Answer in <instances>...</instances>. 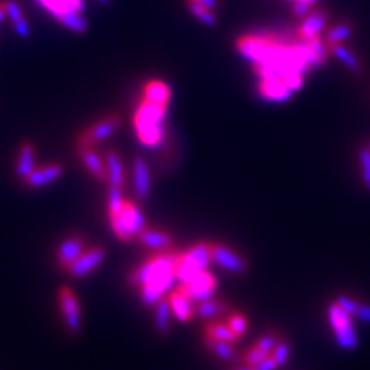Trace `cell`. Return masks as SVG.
Wrapping results in <instances>:
<instances>
[{
  "label": "cell",
  "mask_w": 370,
  "mask_h": 370,
  "mask_svg": "<svg viewBox=\"0 0 370 370\" xmlns=\"http://www.w3.org/2000/svg\"><path fill=\"white\" fill-rule=\"evenodd\" d=\"M178 252H159L156 257L147 259L128 275V283L141 289V301L147 307H154L176 281Z\"/></svg>",
  "instance_id": "cell-1"
},
{
  "label": "cell",
  "mask_w": 370,
  "mask_h": 370,
  "mask_svg": "<svg viewBox=\"0 0 370 370\" xmlns=\"http://www.w3.org/2000/svg\"><path fill=\"white\" fill-rule=\"evenodd\" d=\"M167 114V105L152 102L144 97V101L139 104L137 111L135 114V130L139 142L147 147L159 145L164 137V119Z\"/></svg>",
  "instance_id": "cell-2"
},
{
  "label": "cell",
  "mask_w": 370,
  "mask_h": 370,
  "mask_svg": "<svg viewBox=\"0 0 370 370\" xmlns=\"http://www.w3.org/2000/svg\"><path fill=\"white\" fill-rule=\"evenodd\" d=\"M211 261V244L197 242L190 249L179 253L176 262V279L179 283H185L202 270H209Z\"/></svg>",
  "instance_id": "cell-3"
},
{
  "label": "cell",
  "mask_w": 370,
  "mask_h": 370,
  "mask_svg": "<svg viewBox=\"0 0 370 370\" xmlns=\"http://www.w3.org/2000/svg\"><path fill=\"white\" fill-rule=\"evenodd\" d=\"M327 316L336 344L343 350H355L358 347V336L355 332V326H353V316L343 310L335 301L328 304Z\"/></svg>",
  "instance_id": "cell-4"
},
{
  "label": "cell",
  "mask_w": 370,
  "mask_h": 370,
  "mask_svg": "<svg viewBox=\"0 0 370 370\" xmlns=\"http://www.w3.org/2000/svg\"><path fill=\"white\" fill-rule=\"evenodd\" d=\"M178 289L183 290L188 298L196 304L215 296L218 289V281L215 275L210 273L209 270H202L199 273H196L192 279H188V281L180 283Z\"/></svg>",
  "instance_id": "cell-5"
},
{
  "label": "cell",
  "mask_w": 370,
  "mask_h": 370,
  "mask_svg": "<svg viewBox=\"0 0 370 370\" xmlns=\"http://www.w3.org/2000/svg\"><path fill=\"white\" fill-rule=\"evenodd\" d=\"M122 118L119 114H110L101 121H97L94 125L88 127L80 133L78 139V145L80 147H96L105 141L106 137H110L114 131H116L121 125Z\"/></svg>",
  "instance_id": "cell-6"
},
{
  "label": "cell",
  "mask_w": 370,
  "mask_h": 370,
  "mask_svg": "<svg viewBox=\"0 0 370 370\" xmlns=\"http://www.w3.org/2000/svg\"><path fill=\"white\" fill-rule=\"evenodd\" d=\"M211 261L216 262L219 267L236 275H242L249 270V261H247L240 252L233 250L232 247H228L227 244H211Z\"/></svg>",
  "instance_id": "cell-7"
},
{
  "label": "cell",
  "mask_w": 370,
  "mask_h": 370,
  "mask_svg": "<svg viewBox=\"0 0 370 370\" xmlns=\"http://www.w3.org/2000/svg\"><path fill=\"white\" fill-rule=\"evenodd\" d=\"M59 304L61 312L63 315L65 326L73 335H78L82 328V314H80V304L76 293H74L70 287H61L59 289Z\"/></svg>",
  "instance_id": "cell-8"
},
{
  "label": "cell",
  "mask_w": 370,
  "mask_h": 370,
  "mask_svg": "<svg viewBox=\"0 0 370 370\" xmlns=\"http://www.w3.org/2000/svg\"><path fill=\"white\" fill-rule=\"evenodd\" d=\"M105 258H106L105 247L102 245L90 247V249H85L80 253V257L78 259H74L71 262V266L67 269L68 275H71L73 278H84L101 266Z\"/></svg>",
  "instance_id": "cell-9"
},
{
  "label": "cell",
  "mask_w": 370,
  "mask_h": 370,
  "mask_svg": "<svg viewBox=\"0 0 370 370\" xmlns=\"http://www.w3.org/2000/svg\"><path fill=\"white\" fill-rule=\"evenodd\" d=\"M133 188L137 201H144L152 192V173L148 162L142 156H136L133 159Z\"/></svg>",
  "instance_id": "cell-10"
},
{
  "label": "cell",
  "mask_w": 370,
  "mask_h": 370,
  "mask_svg": "<svg viewBox=\"0 0 370 370\" xmlns=\"http://www.w3.org/2000/svg\"><path fill=\"white\" fill-rule=\"evenodd\" d=\"M87 249L85 240L79 235H71L61 242L57 247L56 252V259L59 262V266L67 270L74 259L80 257V253Z\"/></svg>",
  "instance_id": "cell-11"
},
{
  "label": "cell",
  "mask_w": 370,
  "mask_h": 370,
  "mask_svg": "<svg viewBox=\"0 0 370 370\" xmlns=\"http://www.w3.org/2000/svg\"><path fill=\"white\" fill-rule=\"evenodd\" d=\"M78 154L80 162L90 171L94 179L106 183V168L104 156L99 153L94 147H80L78 145Z\"/></svg>",
  "instance_id": "cell-12"
},
{
  "label": "cell",
  "mask_w": 370,
  "mask_h": 370,
  "mask_svg": "<svg viewBox=\"0 0 370 370\" xmlns=\"http://www.w3.org/2000/svg\"><path fill=\"white\" fill-rule=\"evenodd\" d=\"M62 173H63V167L61 166V164H57V162L48 164V166L36 167L35 170H32L30 175L23 179V184L28 188L45 187L59 179L62 176Z\"/></svg>",
  "instance_id": "cell-13"
},
{
  "label": "cell",
  "mask_w": 370,
  "mask_h": 370,
  "mask_svg": "<svg viewBox=\"0 0 370 370\" xmlns=\"http://www.w3.org/2000/svg\"><path fill=\"white\" fill-rule=\"evenodd\" d=\"M104 161L106 168V183H109V185L118 188L125 187V167H123L121 154L114 150V148H110V150L104 153Z\"/></svg>",
  "instance_id": "cell-14"
},
{
  "label": "cell",
  "mask_w": 370,
  "mask_h": 370,
  "mask_svg": "<svg viewBox=\"0 0 370 370\" xmlns=\"http://www.w3.org/2000/svg\"><path fill=\"white\" fill-rule=\"evenodd\" d=\"M121 216L123 221V226H125L127 232L130 233L131 238H136L147 227L145 215L141 209V205H139L137 202L125 201V204H123V209L121 211Z\"/></svg>",
  "instance_id": "cell-15"
},
{
  "label": "cell",
  "mask_w": 370,
  "mask_h": 370,
  "mask_svg": "<svg viewBox=\"0 0 370 370\" xmlns=\"http://www.w3.org/2000/svg\"><path fill=\"white\" fill-rule=\"evenodd\" d=\"M139 244H142L147 249H152L156 252H167L171 250V247L175 245V241L170 233L164 232L159 228H148L145 227L137 236Z\"/></svg>",
  "instance_id": "cell-16"
},
{
  "label": "cell",
  "mask_w": 370,
  "mask_h": 370,
  "mask_svg": "<svg viewBox=\"0 0 370 370\" xmlns=\"http://www.w3.org/2000/svg\"><path fill=\"white\" fill-rule=\"evenodd\" d=\"M167 298L170 302L171 314L175 315L180 323H188V321H192L195 318V302L188 298L183 290L180 289L173 290Z\"/></svg>",
  "instance_id": "cell-17"
},
{
  "label": "cell",
  "mask_w": 370,
  "mask_h": 370,
  "mask_svg": "<svg viewBox=\"0 0 370 370\" xmlns=\"http://www.w3.org/2000/svg\"><path fill=\"white\" fill-rule=\"evenodd\" d=\"M258 90L262 97L269 99V101H275V102H285L293 96V92L284 84V80L281 78L261 79V84Z\"/></svg>",
  "instance_id": "cell-18"
},
{
  "label": "cell",
  "mask_w": 370,
  "mask_h": 370,
  "mask_svg": "<svg viewBox=\"0 0 370 370\" xmlns=\"http://www.w3.org/2000/svg\"><path fill=\"white\" fill-rule=\"evenodd\" d=\"M326 23H327L326 10L310 11L306 18H304V22L300 27V30L296 31V37L301 40H307L310 37L319 36V32L326 27Z\"/></svg>",
  "instance_id": "cell-19"
},
{
  "label": "cell",
  "mask_w": 370,
  "mask_h": 370,
  "mask_svg": "<svg viewBox=\"0 0 370 370\" xmlns=\"http://www.w3.org/2000/svg\"><path fill=\"white\" fill-rule=\"evenodd\" d=\"M228 310H230V304L227 301L216 300L215 296L195 304V316L199 319H213L227 314Z\"/></svg>",
  "instance_id": "cell-20"
},
{
  "label": "cell",
  "mask_w": 370,
  "mask_h": 370,
  "mask_svg": "<svg viewBox=\"0 0 370 370\" xmlns=\"http://www.w3.org/2000/svg\"><path fill=\"white\" fill-rule=\"evenodd\" d=\"M35 168H36V148L31 142H23L20 145L18 162H16V175L23 180Z\"/></svg>",
  "instance_id": "cell-21"
},
{
  "label": "cell",
  "mask_w": 370,
  "mask_h": 370,
  "mask_svg": "<svg viewBox=\"0 0 370 370\" xmlns=\"http://www.w3.org/2000/svg\"><path fill=\"white\" fill-rule=\"evenodd\" d=\"M204 345H205V349L210 350L213 355H216L221 359L233 361L240 357L235 347V343H228V341L210 338V336H204Z\"/></svg>",
  "instance_id": "cell-22"
},
{
  "label": "cell",
  "mask_w": 370,
  "mask_h": 370,
  "mask_svg": "<svg viewBox=\"0 0 370 370\" xmlns=\"http://www.w3.org/2000/svg\"><path fill=\"white\" fill-rule=\"evenodd\" d=\"M170 96H171V92H170V88H168V85L166 84V82L152 80V82H148V84L145 85L144 97L148 99V101L167 105L168 101H170Z\"/></svg>",
  "instance_id": "cell-23"
},
{
  "label": "cell",
  "mask_w": 370,
  "mask_h": 370,
  "mask_svg": "<svg viewBox=\"0 0 370 370\" xmlns=\"http://www.w3.org/2000/svg\"><path fill=\"white\" fill-rule=\"evenodd\" d=\"M154 310V327L159 335H167L170 331V319H171V309L168 298H162L156 304Z\"/></svg>",
  "instance_id": "cell-24"
},
{
  "label": "cell",
  "mask_w": 370,
  "mask_h": 370,
  "mask_svg": "<svg viewBox=\"0 0 370 370\" xmlns=\"http://www.w3.org/2000/svg\"><path fill=\"white\" fill-rule=\"evenodd\" d=\"M205 336H210V338L215 340H222V341H228V343H236L238 338L235 333L230 331V327L227 323H221V321H207V324L204 327Z\"/></svg>",
  "instance_id": "cell-25"
},
{
  "label": "cell",
  "mask_w": 370,
  "mask_h": 370,
  "mask_svg": "<svg viewBox=\"0 0 370 370\" xmlns=\"http://www.w3.org/2000/svg\"><path fill=\"white\" fill-rule=\"evenodd\" d=\"M328 51L333 53L338 59L347 67L352 73H359L361 71V62L358 57L353 54V51L350 48L344 47L343 44H335V45H331L327 47Z\"/></svg>",
  "instance_id": "cell-26"
},
{
  "label": "cell",
  "mask_w": 370,
  "mask_h": 370,
  "mask_svg": "<svg viewBox=\"0 0 370 370\" xmlns=\"http://www.w3.org/2000/svg\"><path fill=\"white\" fill-rule=\"evenodd\" d=\"M353 32L352 23L349 22H341L338 25H335L333 28L328 30L327 37H326V45L331 47L335 44H343L344 40H347Z\"/></svg>",
  "instance_id": "cell-27"
},
{
  "label": "cell",
  "mask_w": 370,
  "mask_h": 370,
  "mask_svg": "<svg viewBox=\"0 0 370 370\" xmlns=\"http://www.w3.org/2000/svg\"><path fill=\"white\" fill-rule=\"evenodd\" d=\"M59 22L63 25V27H67L68 30L74 31V32H85L88 30V22L82 18L80 13L78 11H68L65 16L59 19Z\"/></svg>",
  "instance_id": "cell-28"
},
{
  "label": "cell",
  "mask_w": 370,
  "mask_h": 370,
  "mask_svg": "<svg viewBox=\"0 0 370 370\" xmlns=\"http://www.w3.org/2000/svg\"><path fill=\"white\" fill-rule=\"evenodd\" d=\"M187 6H188V10L192 11V14L196 16L197 19H201L204 23H207V25L216 23V14L211 10V8L193 2V0H187Z\"/></svg>",
  "instance_id": "cell-29"
},
{
  "label": "cell",
  "mask_w": 370,
  "mask_h": 370,
  "mask_svg": "<svg viewBox=\"0 0 370 370\" xmlns=\"http://www.w3.org/2000/svg\"><path fill=\"white\" fill-rule=\"evenodd\" d=\"M226 323L230 327V331L235 333L238 340L242 338L247 332V328H249V321H247V318L242 314H238V312H235V314L232 315H228Z\"/></svg>",
  "instance_id": "cell-30"
},
{
  "label": "cell",
  "mask_w": 370,
  "mask_h": 370,
  "mask_svg": "<svg viewBox=\"0 0 370 370\" xmlns=\"http://www.w3.org/2000/svg\"><path fill=\"white\" fill-rule=\"evenodd\" d=\"M358 161H359V170H361V179L363 184L370 192V148L361 147L358 150Z\"/></svg>",
  "instance_id": "cell-31"
},
{
  "label": "cell",
  "mask_w": 370,
  "mask_h": 370,
  "mask_svg": "<svg viewBox=\"0 0 370 370\" xmlns=\"http://www.w3.org/2000/svg\"><path fill=\"white\" fill-rule=\"evenodd\" d=\"M125 197H123L122 188L118 187H110L109 188V197H106V207H109V215L113 213H118L123 209V204H125Z\"/></svg>",
  "instance_id": "cell-32"
},
{
  "label": "cell",
  "mask_w": 370,
  "mask_h": 370,
  "mask_svg": "<svg viewBox=\"0 0 370 370\" xmlns=\"http://www.w3.org/2000/svg\"><path fill=\"white\" fill-rule=\"evenodd\" d=\"M270 355H271V358L275 359V363L278 367L284 366L290 358V343L284 338H281L275 345V349L271 350Z\"/></svg>",
  "instance_id": "cell-33"
},
{
  "label": "cell",
  "mask_w": 370,
  "mask_h": 370,
  "mask_svg": "<svg viewBox=\"0 0 370 370\" xmlns=\"http://www.w3.org/2000/svg\"><path fill=\"white\" fill-rule=\"evenodd\" d=\"M36 2H39L44 8H47L49 14H53L57 20H59L62 16H65L68 11H73L71 8L63 2V0H36Z\"/></svg>",
  "instance_id": "cell-34"
},
{
  "label": "cell",
  "mask_w": 370,
  "mask_h": 370,
  "mask_svg": "<svg viewBox=\"0 0 370 370\" xmlns=\"http://www.w3.org/2000/svg\"><path fill=\"white\" fill-rule=\"evenodd\" d=\"M281 340V335H279L276 331H269L264 335L261 336V338L257 341V347H259L262 352H266L267 355H270L271 350L275 349V345L278 344V341Z\"/></svg>",
  "instance_id": "cell-35"
},
{
  "label": "cell",
  "mask_w": 370,
  "mask_h": 370,
  "mask_svg": "<svg viewBox=\"0 0 370 370\" xmlns=\"http://www.w3.org/2000/svg\"><path fill=\"white\" fill-rule=\"evenodd\" d=\"M266 357H267L266 352H262L259 347H257V345H253V347L249 349V352H247L245 355H244V363L247 366H254V364H258L259 361L262 358H266Z\"/></svg>",
  "instance_id": "cell-36"
},
{
  "label": "cell",
  "mask_w": 370,
  "mask_h": 370,
  "mask_svg": "<svg viewBox=\"0 0 370 370\" xmlns=\"http://www.w3.org/2000/svg\"><path fill=\"white\" fill-rule=\"evenodd\" d=\"M353 318H358L361 321H364V323H370V304L358 300Z\"/></svg>",
  "instance_id": "cell-37"
},
{
  "label": "cell",
  "mask_w": 370,
  "mask_h": 370,
  "mask_svg": "<svg viewBox=\"0 0 370 370\" xmlns=\"http://www.w3.org/2000/svg\"><path fill=\"white\" fill-rule=\"evenodd\" d=\"M5 8H6V14L10 16L13 22L23 18V14L20 11V6L18 5V2H16V0H5Z\"/></svg>",
  "instance_id": "cell-38"
},
{
  "label": "cell",
  "mask_w": 370,
  "mask_h": 370,
  "mask_svg": "<svg viewBox=\"0 0 370 370\" xmlns=\"http://www.w3.org/2000/svg\"><path fill=\"white\" fill-rule=\"evenodd\" d=\"M293 14L298 18H306V16L312 11V4L306 2V0H293Z\"/></svg>",
  "instance_id": "cell-39"
},
{
  "label": "cell",
  "mask_w": 370,
  "mask_h": 370,
  "mask_svg": "<svg viewBox=\"0 0 370 370\" xmlns=\"http://www.w3.org/2000/svg\"><path fill=\"white\" fill-rule=\"evenodd\" d=\"M252 367L254 370H276L278 369L275 359L271 358V355H267L266 358H262L258 364H254Z\"/></svg>",
  "instance_id": "cell-40"
},
{
  "label": "cell",
  "mask_w": 370,
  "mask_h": 370,
  "mask_svg": "<svg viewBox=\"0 0 370 370\" xmlns=\"http://www.w3.org/2000/svg\"><path fill=\"white\" fill-rule=\"evenodd\" d=\"M13 25H14V30H16V32H18L19 36H22V37H27V36L30 35V27H28V22H27V19H25V18H20L19 20L13 22Z\"/></svg>",
  "instance_id": "cell-41"
},
{
  "label": "cell",
  "mask_w": 370,
  "mask_h": 370,
  "mask_svg": "<svg viewBox=\"0 0 370 370\" xmlns=\"http://www.w3.org/2000/svg\"><path fill=\"white\" fill-rule=\"evenodd\" d=\"M63 2L67 4L73 11H78V13H82V11H84V8H85L84 0H63Z\"/></svg>",
  "instance_id": "cell-42"
},
{
  "label": "cell",
  "mask_w": 370,
  "mask_h": 370,
  "mask_svg": "<svg viewBox=\"0 0 370 370\" xmlns=\"http://www.w3.org/2000/svg\"><path fill=\"white\" fill-rule=\"evenodd\" d=\"M193 2H197V4H201V5L209 6V8H211V10H215V8L218 6V0H193Z\"/></svg>",
  "instance_id": "cell-43"
},
{
  "label": "cell",
  "mask_w": 370,
  "mask_h": 370,
  "mask_svg": "<svg viewBox=\"0 0 370 370\" xmlns=\"http://www.w3.org/2000/svg\"><path fill=\"white\" fill-rule=\"evenodd\" d=\"M6 16V8H5V0H0V22L4 20Z\"/></svg>",
  "instance_id": "cell-44"
},
{
  "label": "cell",
  "mask_w": 370,
  "mask_h": 370,
  "mask_svg": "<svg viewBox=\"0 0 370 370\" xmlns=\"http://www.w3.org/2000/svg\"><path fill=\"white\" fill-rule=\"evenodd\" d=\"M236 370H254V369H253L252 366H247V364H245L244 367H240V369H236Z\"/></svg>",
  "instance_id": "cell-45"
},
{
  "label": "cell",
  "mask_w": 370,
  "mask_h": 370,
  "mask_svg": "<svg viewBox=\"0 0 370 370\" xmlns=\"http://www.w3.org/2000/svg\"><path fill=\"white\" fill-rule=\"evenodd\" d=\"M306 2H310V4H314V2H315V0H306Z\"/></svg>",
  "instance_id": "cell-46"
},
{
  "label": "cell",
  "mask_w": 370,
  "mask_h": 370,
  "mask_svg": "<svg viewBox=\"0 0 370 370\" xmlns=\"http://www.w3.org/2000/svg\"><path fill=\"white\" fill-rule=\"evenodd\" d=\"M101 2H104V4H106V2H109V0H101Z\"/></svg>",
  "instance_id": "cell-47"
},
{
  "label": "cell",
  "mask_w": 370,
  "mask_h": 370,
  "mask_svg": "<svg viewBox=\"0 0 370 370\" xmlns=\"http://www.w3.org/2000/svg\"><path fill=\"white\" fill-rule=\"evenodd\" d=\"M367 147H369V148H370V141H369V144H367Z\"/></svg>",
  "instance_id": "cell-48"
}]
</instances>
